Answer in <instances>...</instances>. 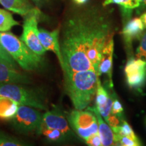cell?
<instances>
[{
    "label": "cell",
    "mask_w": 146,
    "mask_h": 146,
    "mask_svg": "<svg viewBox=\"0 0 146 146\" xmlns=\"http://www.w3.org/2000/svg\"><path fill=\"white\" fill-rule=\"evenodd\" d=\"M0 83H31V78L5 64L0 62Z\"/></svg>",
    "instance_id": "obj_12"
},
{
    "label": "cell",
    "mask_w": 146,
    "mask_h": 146,
    "mask_svg": "<svg viewBox=\"0 0 146 146\" xmlns=\"http://www.w3.org/2000/svg\"><path fill=\"white\" fill-rule=\"evenodd\" d=\"M0 96L13 100L20 105L29 106L40 110H47L41 95L21 84L0 83Z\"/></svg>",
    "instance_id": "obj_4"
},
{
    "label": "cell",
    "mask_w": 146,
    "mask_h": 146,
    "mask_svg": "<svg viewBox=\"0 0 146 146\" xmlns=\"http://www.w3.org/2000/svg\"><path fill=\"white\" fill-rule=\"evenodd\" d=\"M19 25L10 12L0 8V32H8L12 27Z\"/></svg>",
    "instance_id": "obj_18"
},
{
    "label": "cell",
    "mask_w": 146,
    "mask_h": 146,
    "mask_svg": "<svg viewBox=\"0 0 146 146\" xmlns=\"http://www.w3.org/2000/svg\"><path fill=\"white\" fill-rule=\"evenodd\" d=\"M109 98L110 96L107 91L102 85L101 81L99 78L98 81V87H97L96 94V107L98 108L104 106Z\"/></svg>",
    "instance_id": "obj_21"
},
{
    "label": "cell",
    "mask_w": 146,
    "mask_h": 146,
    "mask_svg": "<svg viewBox=\"0 0 146 146\" xmlns=\"http://www.w3.org/2000/svg\"><path fill=\"white\" fill-rule=\"evenodd\" d=\"M125 72L128 85L132 88H140L146 80V61L137 58L129 60Z\"/></svg>",
    "instance_id": "obj_8"
},
{
    "label": "cell",
    "mask_w": 146,
    "mask_h": 146,
    "mask_svg": "<svg viewBox=\"0 0 146 146\" xmlns=\"http://www.w3.org/2000/svg\"><path fill=\"white\" fill-rule=\"evenodd\" d=\"M115 134V133H114ZM115 142L116 145H120L123 146H139L141 145L140 141H136L129 137L122 136L119 135L115 134Z\"/></svg>",
    "instance_id": "obj_24"
},
{
    "label": "cell",
    "mask_w": 146,
    "mask_h": 146,
    "mask_svg": "<svg viewBox=\"0 0 146 146\" xmlns=\"http://www.w3.org/2000/svg\"><path fill=\"white\" fill-rule=\"evenodd\" d=\"M27 144L13 136L0 133V146H23Z\"/></svg>",
    "instance_id": "obj_22"
},
{
    "label": "cell",
    "mask_w": 146,
    "mask_h": 146,
    "mask_svg": "<svg viewBox=\"0 0 146 146\" xmlns=\"http://www.w3.org/2000/svg\"><path fill=\"white\" fill-rule=\"evenodd\" d=\"M113 101H114V100H112V98L110 97L108 100L107 102L106 103V104L104 106L98 108H96L98 109V110L99 111L100 114H101V116H103L104 118V120H106V123L108 121L110 118L113 115L112 114V112H111V111H112Z\"/></svg>",
    "instance_id": "obj_25"
},
{
    "label": "cell",
    "mask_w": 146,
    "mask_h": 146,
    "mask_svg": "<svg viewBox=\"0 0 146 146\" xmlns=\"http://www.w3.org/2000/svg\"><path fill=\"white\" fill-rule=\"evenodd\" d=\"M0 4L6 10L25 16L35 8L29 0H0Z\"/></svg>",
    "instance_id": "obj_15"
},
{
    "label": "cell",
    "mask_w": 146,
    "mask_h": 146,
    "mask_svg": "<svg viewBox=\"0 0 146 146\" xmlns=\"http://www.w3.org/2000/svg\"><path fill=\"white\" fill-rule=\"evenodd\" d=\"M32 1H33V3L36 5V6L37 7V8H39V7H40L42 4H43V2L44 0H32Z\"/></svg>",
    "instance_id": "obj_30"
},
{
    "label": "cell",
    "mask_w": 146,
    "mask_h": 146,
    "mask_svg": "<svg viewBox=\"0 0 146 146\" xmlns=\"http://www.w3.org/2000/svg\"><path fill=\"white\" fill-rule=\"evenodd\" d=\"M135 9L144 8L146 7V0H133Z\"/></svg>",
    "instance_id": "obj_29"
},
{
    "label": "cell",
    "mask_w": 146,
    "mask_h": 146,
    "mask_svg": "<svg viewBox=\"0 0 146 146\" xmlns=\"http://www.w3.org/2000/svg\"><path fill=\"white\" fill-rule=\"evenodd\" d=\"M114 36L108 14L91 8L73 14L64 24L60 41L64 74L94 70L103 51Z\"/></svg>",
    "instance_id": "obj_1"
},
{
    "label": "cell",
    "mask_w": 146,
    "mask_h": 146,
    "mask_svg": "<svg viewBox=\"0 0 146 146\" xmlns=\"http://www.w3.org/2000/svg\"><path fill=\"white\" fill-rule=\"evenodd\" d=\"M113 54H114V39L112 38L103 51V54L98 68V76H100L102 74L106 75L108 79V84L111 87H113L112 79Z\"/></svg>",
    "instance_id": "obj_11"
},
{
    "label": "cell",
    "mask_w": 146,
    "mask_h": 146,
    "mask_svg": "<svg viewBox=\"0 0 146 146\" xmlns=\"http://www.w3.org/2000/svg\"><path fill=\"white\" fill-rule=\"evenodd\" d=\"M0 43L22 69L37 70L43 62L42 56L33 52L22 40L10 32H0Z\"/></svg>",
    "instance_id": "obj_3"
},
{
    "label": "cell",
    "mask_w": 146,
    "mask_h": 146,
    "mask_svg": "<svg viewBox=\"0 0 146 146\" xmlns=\"http://www.w3.org/2000/svg\"><path fill=\"white\" fill-rule=\"evenodd\" d=\"M88 110L91 111L96 115L97 120L98 123V133H99L100 138H101L102 145L110 146L116 145L115 142V134L108 124L105 122L102 118L101 114L99 111L96 108V107H87Z\"/></svg>",
    "instance_id": "obj_13"
},
{
    "label": "cell",
    "mask_w": 146,
    "mask_h": 146,
    "mask_svg": "<svg viewBox=\"0 0 146 146\" xmlns=\"http://www.w3.org/2000/svg\"><path fill=\"white\" fill-rule=\"evenodd\" d=\"M110 4H118L121 7L122 13L125 23L129 21L131 13L135 7L133 0H105L103 3V6H107Z\"/></svg>",
    "instance_id": "obj_17"
},
{
    "label": "cell",
    "mask_w": 146,
    "mask_h": 146,
    "mask_svg": "<svg viewBox=\"0 0 146 146\" xmlns=\"http://www.w3.org/2000/svg\"><path fill=\"white\" fill-rule=\"evenodd\" d=\"M60 31V28L56 29L52 31H48L44 29H39V39L45 50L52 51L56 55L62 69L64 63L59 41Z\"/></svg>",
    "instance_id": "obj_9"
},
{
    "label": "cell",
    "mask_w": 146,
    "mask_h": 146,
    "mask_svg": "<svg viewBox=\"0 0 146 146\" xmlns=\"http://www.w3.org/2000/svg\"><path fill=\"white\" fill-rule=\"evenodd\" d=\"M144 28L145 27L140 18H135L129 20L125 23L122 31L125 43L128 45H131L133 40L140 39Z\"/></svg>",
    "instance_id": "obj_14"
},
{
    "label": "cell",
    "mask_w": 146,
    "mask_h": 146,
    "mask_svg": "<svg viewBox=\"0 0 146 146\" xmlns=\"http://www.w3.org/2000/svg\"><path fill=\"white\" fill-rule=\"evenodd\" d=\"M0 62L13 67L14 68L18 69V64L13 59V58L8 54V52L5 50V48L0 43Z\"/></svg>",
    "instance_id": "obj_23"
},
{
    "label": "cell",
    "mask_w": 146,
    "mask_h": 146,
    "mask_svg": "<svg viewBox=\"0 0 146 146\" xmlns=\"http://www.w3.org/2000/svg\"><path fill=\"white\" fill-rule=\"evenodd\" d=\"M70 127L85 141L94 133L98 132V123L96 115L90 110H75L68 116Z\"/></svg>",
    "instance_id": "obj_7"
},
{
    "label": "cell",
    "mask_w": 146,
    "mask_h": 146,
    "mask_svg": "<svg viewBox=\"0 0 146 146\" xmlns=\"http://www.w3.org/2000/svg\"><path fill=\"white\" fill-rule=\"evenodd\" d=\"M136 58L146 61V33L141 36V42L137 50Z\"/></svg>",
    "instance_id": "obj_26"
},
{
    "label": "cell",
    "mask_w": 146,
    "mask_h": 146,
    "mask_svg": "<svg viewBox=\"0 0 146 146\" xmlns=\"http://www.w3.org/2000/svg\"><path fill=\"white\" fill-rule=\"evenodd\" d=\"M40 110L29 106L20 105L16 116L10 120L11 125L20 133L36 131L38 133L42 125L43 114Z\"/></svg>",
    "instance_id": "obj_5"
},
{
    "label": "cell",
    "mask_w": 146,
    "mask_h": 146,
    "mask_svg": "<svg viewBox=\"0 0 146 146\" xmlns=\"http://www.w3.org/2000/svg\"><path fill=\"white\" fill-rule=\"evenodd\" d=\"M41 16V11L35 7L30 13L24 16L23 33L20 37L22 41L35 54L43 56L47 52L42 46L39 39L38 22Z\"/></svg>",
    "instance_id": "obj_6"
},
{
    "label": "cell",
    "mask_w": 146,
    "mask_h": 146,
    "mask_svg": "<svg viewBox=\"0 0 146 146\" xmlns=\"http://www.w3.org/2000/svg\"><path fill=\"white\" fill-rule=\"evenodd\" d=\"M123 112V108L121 104H120L119 101L117 100H114L112 106V111H111L112 114L116 115V116H118V115H120Z\"/></svg>",
    "instance_id": "obj_28"
},
{
    "label": "cell",
    "mask_w": 146,
    "mask_h": 146,
    "mask_svg": "<svg viewBox=\"0 0 146 146\" xmlns=\"http://www.w3.org/2000/svg\"><path fill=\"white\" fill-rule=\"evenodd\" d=\"M38 133L44 135L47 139L51 141H61L66 138L64 135L58 129H50L42 125Z\"/></svg>",
    "instance_id": "obj_19"
},
{
    "label": "cell",
    "mask_w": 146,
    "mask_h": 146,
    "mask_svg": "<svg viewBox=\"0 0 146 146\" xmlns=\"http://www.w3.org/2000/svg\"><path fill=\"white\" fill-rule=\"evenodd\" d=\"M74 2L76 3V4L78 5H83L84 3H85L87 2L88 0H73Z\"/></svg>",
    "instance_id": "obj_32"
},
{
    "label": "cell",
    "mask_w": 146,
    "mask_h": 146,
    "mask_svg": "<svg viewBox=\"0 0 146 146\" xmlns=\"http://www.w3.org/2000/svg\"><path fill=\"white\" fill-rule=\"evenodd\" d=\"M20 104L10 98L0 96V120L10 121L16 116Z\"/></svg>",
    "instance_id": "obj_16"
},
{
    "label": "cell",
    "mask_w": 146,
    "mask_h": 146,
    "mask_svg": "<svg viewBox=\"0 0 146 146\" xmlns=\"http://www.w3.org/2000/svg\"><path fill=\"white\" fill-rule=\"evenodd\" d=\"M140 18H141V21L143 22L145 28H146V12H145V13L142 14V15L141 16V17H140Z\"/></svg>",
    "instance_id": "obj_31"
},
{
    "label": "cell",
    "mask_w": 146,
    "mask_h": 146,
    "mask_svg": "<svg viewBox=\"0 0 146 146\" xmlns=\"http://www.w3.org/2000/svg\"><path fill=\"white\" fill-rule=\"evenodd\" d=\"M41 125L50 129H58L66 137L72 135L68 121L59 111L47 110L43 113Z\"/></svg>",
    "instance_id": "obj_10"
},
{
    "label": "cell",
    "mask_w": 146,
    "mask_h": 146,
    "mask_svg": "<svg viewBox=\"0 0 146 146\" xmlns=\"http://www.w3.org/2000/svg\"><path fill=\"white\" fill-rule=\"evenodd\" d=\"M86 143L90 146H102V143L101 138H100L99 133H96L93 134L87 140Z\"/></svg>",
    "instance_id": "obj_27"
},
{
    "label": "cell",
    "mask_w": 146,
    "mask_h": 146,
    "mask_svg": "<svg viewBox=\"0 0 146 146\" xmlns=\"http://www.w3.org/2000/svg\"><path fill=\"white\" fill-rule=\"evenodd\" d=\"M64 75L65 88L76 110L88 107L96 96L100 76L94 70L79 71Z\"/></svg>",
    "instance_id": "obj_2"
},
{
    "label": "cell",
    "mask_w": 146,
    "mask_h": 146,
    "mask_svg": "<svg viewBox=\"0 0 146 146\" xmlns=\"http://www.w3.org/2000/svg\"><path fill=\"white\" fill-rule=\"evenodd\" d=\"M112 129L114 131L115 134L119 135L122 136L129 137L132 138L136 141H139L137 137L135 134L134 131H133L132 128L128 124L125 120H123L121 123L116 126V127H112Z\"/></svg>",
    "instance_id": "obj_20"
}]
</instances>
